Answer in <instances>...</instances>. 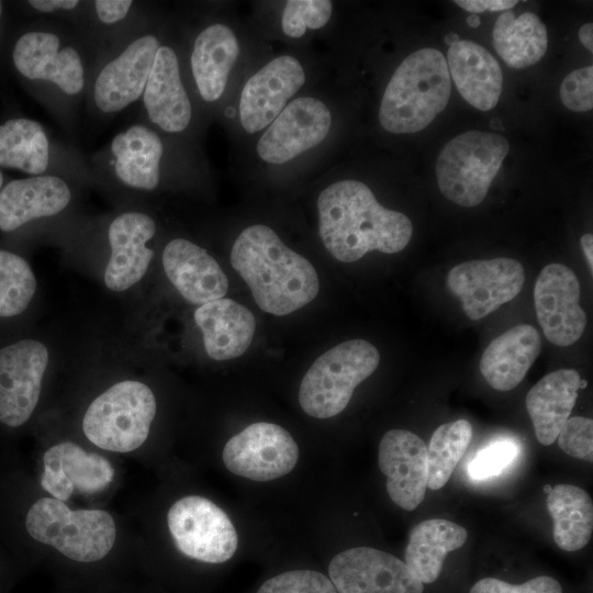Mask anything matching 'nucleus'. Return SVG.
<instances>
[{
	"instance_id": "obj_49",
	"label": "nucleus",
	"mask_w": 593,
	"mask_h": 593,
	"mask_svg": "<svg viewBox=\"0 0 593 593\" xmlns=\"http://www.w3.org/2000/svg\"><path fill=\"white\" fill-rule=\"evenodd\" d=\"M490 126L494 130H504L501 120L494 118L490 121Z\"/></svg>"
},
{
	"instance_id": "obj_14",
	"label": "nucleus",
	"mask_w": 593,
	"mask_h": 593,
	"mask_svg": "<svg viewBox=\"0 0 593 593\" xmlns=\"http://www.w3.org/2000/svg\"><path fill=\"white\" fill-rule=\"evenodd\" d=\"M331 124V112L325 103L311 97L298 98L271 122L258 141L257 153L267 163H287L318 145Z\"/></svg>"
},
{
	"instance_id": "obj_40",
	"label": "nucleus",
	"mask_w": 593,
	"mask_h": 593,
	"mask_svg": "<svg viewBox=\"0 0 593 593\" xmlns=\"http://www.w3.org/2000/svg\"><path fill=\"white\" fill-rule=\"evenodd\" d=\"M560 99L566 108L585 112L593 108V67L586 66L570 72L560 86Z\"/></svg>"
},
{
	"instance_id": "obj_25",
	"label": "nucleus",
	"mask_w": 593,
	"mask_h": 593,
	"mask_svg": "<svg viewBox=\"0 0 593 593\" xmlns=\"http://www.w3.org/2000/svg\"><path fill=\"white\" fill-rule=\"evenodd\" d=\"M69 201V188L60 178L13 180L0 192V230L14 231L32 220L57 214Z\"/></svg>"
},
{
	"instance_id": "obj_16",
	"label": "nucleus",
	"mask_w": 593,
	"mask_h": 593,
	"mask_svg": "<svg viewBox=\"0 0 593 593\" xmlns=\"http://www.w3.org/2000/svg\"><path fill=\"white\" fill-rule=\"evenodd\" d=\"M304 81V70L292 56H279L265 65L247 80L240 94L239 118L244 130L256 133L268 126Z\"/></svg>"
},
{
	"instance_id": "obj_43",
	"label": "nucleus",
	"mask_w": 593,
	"mask_h": 593,
	"mask_svg": "<svg viewBox=\"0 0 593 593\" xmlns=\"http://www.w3.org/2000/svg\"><path fill=\"white\" fill-rule=\"evenodd\" d=\"M457 5L463 10L477 14L484 11H505L517 4L516 0H457Z\"/></svg>"
},
{
	"instance_id": "obj_33",
	"label": "nucleus",
	"mask_w": 593,
	"mask_h": 593,
	"mask_svg": "<svg viewBox=\"0 0 593 593\" xmlns=\"http://www.w3.org/2000/svg\"><path fill=\"white\" fill-rule=\"evenodd\" d=\"M48 141L40 123L12 119L0 125V165L40 175L48 165Z\"/></svg>"
},
{
	"instance_id": "obj_18",
	"label": "nucleus",
	"mask_w": 593,
	"mask_h": 593,
	"mask_svg": "<svg viewBox=\"0 0 593 593\" xmlns=\"http://www.w3.org/2000/svg\"><path fill=\"white\" fill-rule=\"evenodd\" d=\"M158 48V40L145 35L132 42L121 55L104 66L94 85V101L101 111H120L139 98Z\"/></svg>"
},
{
	"instance_id": "obj_28",
	"label": "nucleus",
	"mask_w": 593,
	"mask_h": 593,
	"mask_svg": "<svg viewBox=\"0 0 593 593\" xmlns=\"http://www.w3.org/2000/svg\"><path fill=\"white\" fill-rule=\"evenodd\" d=\"M238 53L237 38L224 24L210 25L198 35L191 55V68L199 92L205 101L220 99Z\"/></svg>"
},
{
	"instance_id": "obj_7",
	"label": "nucleus",
	"mask_w": 593,
	"mask_h": 593,
	"mask_svg": "<svg viewBox=\"0 0 593 593\" xmlns=\"http://www.w3.org/2000/svg\"><path fill=\"white\" fill-rule=\"evenodd\" d=\"M156 414L153 391L138 381L115 383L89 405L82 429L96 446L128 452L146 440Z\"/></svg>"
},
{
	"instance_id": "obj_13",
	"label": "nucleus",
	"mask_w": 593,
	"mask_h": 593,
	"mask_svg": "<svg viewBox=\"0 0 593 593\" xmlns=\"http://www.w3.org/2000/svg\"><path fill=\"white\" fill-rule=\"evenodd\" d=\"M535 310L546 338L567 347L582 336L586 315L580 306V283L572 269L549 264L537 276L534 287Z\"/></svg>"
},
{
	"instance_id": "obj_39",
	"label": "nucleus",
	"mask_w": 593,
	"mask_h": 593,
	"mask_svg": "<svg viewBox=\"0 0 593 593\" xmlns=\"http://www.w3.org/2000/svg\"><path fill=\"white\" fill-rule=\"evenodd\" d=\"M559 447L569 456L593 461V421L588 417L568 418L558 434Z\"/></svg>"
},
{
	"instance_id": "obj_6",
	"label": "nucleus",
	"mask_w": 593,
	"mask_h": 593,
	"mask_svg": "<svg viewBox=\"0 0 593 593\" xmlns=\"http://www.w3.org/2000/svg\"><path fill=\"white\" fill-rule=\"evenodd\" d=\"M508 150V141L495 133L468 131L454 137L436 164L440 192L461 206L480 204Z\"/></svg>"
},
{
	"instance_id": "obj_34",
	"label": "nucleus",
	"mask_w": 593,
	"mask_h": 593,
	"mask_svg": "<svg viewBox=\"0 0 593 593\" xmlns=\"http://www.w3.org/2000/svg\"><path fill=\"white\" fill-rule=\"evenodd\" d=\"M471 438L472 426L466 419L449 422L436 428L427 447V488L439 490L448 482Z\"/></svg>"
},
{
	"instance_id": "obj_10",
	"label": "nucleus",
	"mask_w": 593,
	"mask_h": 593,
	"mask_svg": "<svg viewBox=\"0 0 593 593\" xmlns=\"http://www.w3.org/2000/svg\"><path fill=\"white\" fill-rule=\"evenodd\" d=\"M299 448L283 427L254 423L233 436L223 449V462L232 473L253 480L270 481L291 472Z\"/></svg>"
},
{
	"instance_id": "obj_48",
	"label": "nucleus",
	"mask_w": 593,
	"mask_h": 593,
	"mask_svg": "<svg viewBox=\"0 0 593 593\" xmlns=\"http://www.w3.org/2000/svg\"><path fill=\"white\" fill-rule=\"evenodd\" d=\"M467 23L471 27H478L480 25V18L478 14H470L467 18Z\"/></svg>"
},
{
	"instance_id": "obj_37",
	"label": "nucleus",
	"mask_w": 593,
	"mask_h": 593,
	"mask_svg": "<svg viewBox=\"0 0 593 593\" xmlns=\"http://www.w3.org/2000/svg\"><path fill=\"white\" fill-rule=\"evenodd\" d=\"M257 593H337L332 581L313 570H292L267 580Z\"/></svg>"
},
{
	"instance_id": "obj_36",
	"label": "nucleus",
	"mask_w": 593,
	"mask_h": 593,
	"mask_svg": "<svg viewBox=\"0 0 593 593\" xmlns=\"http://www.w3.org/2000/svg\"><path fill=\"white\" fill-rule=\"evenodd\" d=\"M332 2L328 0H290L287 2L281 26L290 37H301L306 29H321L332 15Z\"/></svg>"
},
{
	"instance_id": "obj_44",
	"label": "nucleus",
	"mask_w": 593,
	"mask_h": 593,
	"mask_svg": "<svg viewBox=\"0 0 593 593\" xmlns=\"http://www.w3.org/2000/svg\"><path fill=\"white\" fill-rule=\"evenodd\" d=\"M41 12H52L58 9H72L78 4L77 0H31L29 2Z\"/></svg>"
},
{
	"instance_id": "obj_11",
	"label": "nucleus",
	"mask_w": 593,
	"mask_h": 593,
	"mask_svg": "<svg viewBox=\"0 0 593 593\" xmlns=\"http://www.w3.org/2000/svg\"><path fill=\"white\" fill-rule=\"evenodd\" d=\"M337 593H423L424 584L393 555L356 547L337 553L328 566Z\"/></svg>"
},
{
	"instance_id": "obj_3",
	"label": "nucleus",
	"mask_w": 593,
	"mask_h": 593,
	"mask_svg": "<svg viewBox=\"0 0 593 593\" xmlns=\"http://www.w3.org/2000/svg\"><path fill=\"white\" fill-rule=\"evenodd\" d=\"M450 91L446 57L435 48L418 49L392 75L381 101L380 123L395 134L424 130L446 108Z\"/></svg>"
},
{
	"instance_id": "obj_5",
	"label": "nucleus",
	"mask_w": 593,
	"mask_h": 593,
	"mask_svg": "<svg viewBox=\"0 0 593 593\" xmlns=\"http://www.w3.org/2000/svg\"><path fill=\"white\" fill-rule=\"evenodd\" d=\"M380 354L365 339L344 342L320 356L299 389L302 410L315 418H329L345 410L355 388L378 368Z\"/></svg>"
},
{
	"instance_id": "obj_12",
	"label": "nucleus",
	"mask_w": 593,
	"mask_h": 593,
	"mask_svg": "<svg viewBox=\"0 0 593 593\" xmlns=\"http://www.w3.org/2000/svg\"><path fill=\"white\" fill-rule=\"evenodd\" d=\"M48 362L47 348L22 339L0 349V422L16 427L32 415Z\"/></svg>"
},
{
	"instance_id": "obj_15",
	"label": "nucleus",
	"mask_w": 593,
	"mask_h": 593,
	"mask_svg": "<svg viewBox=\"0 0 593 593\" xmlns=\"http://www.w3.org/2000/svg\"><path fill=\"white\" fill-rule=\"evenodd\" d=\"M378 465L393 503L415 510L425 497L428 480L427 447L422 438L407 429L388 430L379 444Z\"/></svg>"
},
{
	"instance_id": "obj_41",
	"label": "nucleus",
	"mask_w": 593,
	"mask_h": 593,
	"mask_svg": "<svg viewBox=\"0 0 593 593\" xmlns=\"http://www.w3.org/2000/svg\"><path fill=\"white\" fill-rule=\"evenodd\" d=\"M470 593H562V588L556 579L547 575L533 578L523 584L484 578L471 588Z\"/></svg>"
},
{
	"instance_id": "obj_21",
	"label": "nucleus",
	"mask_w": 593,
	"mask_h": 593,
	"mask_svg": "<svg viewBox=\"0 0 593 593\" xmlns=\"http://www.w3.org/2000/svg\"><path fill=\"white\" fill-rule=\"evenodd\" d=\"M16 69L26 78L48 80L68 94L83 87V68L79 54L71 47L59 51V38L47 32L22 35L13 49Z\"/></svg>"
},
{
	"instance_id": "obj_31",
	"label": "nucleus",
	"mask_w": 593,
	"mask_h": 593,
	"mask_svg": "<svg viewBox=\"0 0 593 593\" xmlns=\"http://www.w3.org/2000/svg\"><path fill=\"white\" fill-rule=\"evenodd\" d=\"M492 38L497 55L515 69L538 63L548 45L546 26L532 12H524L518 18L512 11L501 13L494 24Z\"/></svg>"
},
{
	"instance_id": "obj_47",
	"label": "nucleus",
	"mask_w": 593,
	"mask_h": 593,
	"mask_svg": "<svg viewBox=\"0 0 593 593\" xmlns=\"http://www.w3.org/2000/svg\"><path fill=\"white\" fill-rule=\"evenodd\" d=\"M459 41V35L456 34V33H448L446 36H445V44L448 45L449 47L452 46L455 43H457Z\"/></svg>"
},
{
	"instance_id": "obj_46",
	"label": "nucleus",
	"mask_w": 593,
	"mask_h": 593,
	"mask_svg": "<svg viewBox=\"0 0 593 593\" xmlns=\"http://www.w3.org/2000/svg\"><path fill=\"white\" fill-rule=\"evenodd\" d=\"M579 38L583 46L593 52V24L585 23L579 30Z\"/></svg>"
},
{
	"instance_id": "obj_29",
	"label": "nucleus",
	"mask_w": 593,
	"mask_h": 593,
	"mask_svg": "<svg viewBox=\"0 0 593 593\" xmlns=\"http://www.w3.org/2000/svg\"><path fill=\"white\" fill-rule=\"evenodd\" d=\"M467 536L466 528L454 522L423 521L410 532L404 562L423 584L433 583L441 572L446 555L462 547Z\"/></svg>"
},
{
	"instance_id": "obj_22",
	"label": "nucleus",
	"mask_w": 593,
	"mask_h": 593,
	"mask_svg": "<svg viewBox=\"0 0 593 593\" xmlns=\"http://www.w3.org/2000/svg\"><path fill=\"white\" fill-rule=\"evenodd\" d=\"M194 321L202 332L204 349L214 360L242 356L249 347L256 328L254 314L227 298L200 305L194 312Z\"/></svg>"
},
{
	"instance_id": "obj_1",
	"label": "nucleus",
	"mask_w": 593,
	"mask_h": 593,
	"mask_svg": "<svg viewBox=\"0 0 593 593\" xmlns=\"http://www.w3.org/2000/svg\"><path fill=\"white\" fill-rule=\"evenodd\" d=\"M320 236L325 248L343 262H354L371 250L395 254L411 240L413 225L403 213L382 206L358 180H342L318 195Z\"/></svg>"
},
{
	"instance_id": "obj_52",
	"label": "nucleus",
	"mask_w": 593,
	"mask_h": 593,
	"mask_svg": "<svg viewBox=\"0 0 593 593\" xmlns=\"http://www.w3.org/2000/svg\"><path fill=\"white\" fill-rule=\"evenodd\" d=\"M1 14H2V2L0 1V18H1Z\"/></svg>"
},
{
	"instance_id": "obj_27",
	"label": "nucleus",
	"mask_w": 593,
	"mask_h": 593,
	"mask_svg": "<svg viewBox=\"0 0 593 593\" xmlns=\"http://www.w3.org/2000/svg\"><path fill=\"white\" fill-rule=\"evenodd\" d=\"M577 370L560 369L542 377L527 393L526 409L533 422L537 440L551 445L571 412L581 389Z\"/></svg>"
},
{
	"instance_id": "obj_32",
	"label": "nucleus",
	"mask_w": 593,
	"mask_h": 593,
	"mask_svg": "<svg viewBox=\"0 0 593 593\" xmlns=\"http://www.w3.org/2000/svg\"><path fill=\"white\" fill-rule=\"evenodd\" d=\"M546 503L557 546L570 552L582 549L593 532V504L588 492L572 484H557Z\"/></svg>"
},
{
	"instance_id": "obj_42",
	"label": "nucleus",
	"mask_w": 593,
	"mask_h": 593,
	"mask_svg": "<svg viewBox=\"0 0 593 593\" xmlns=\"http://www.w3.org/2000/svg\"><path fill=\"white\" fill-rule=\"evenodd\" d=\"M130 0H97L94 1L97 14L101 22L112 24L122 20L128 12Z\"/></svg>"
},
{
	"instance_id": "obj_24",
	"label": "nucleus",
	"mask_w": 593,
	"mask_h": 593,
	"mask_svg": "<svg viewBox=\"0 0 593 593\" xmlns=\"http://www.w3.org/2000/svg\"><path fill=\"white\" fill-rule=\"evenodd\" d=\"M541 349L538 331L519 324L493 339L482 354L480 371L497 391L517 387L537 359Z\"/></svg>"
},
{
	"instance_id": "obj_9",
	"label": "nucleus",
	"mask_w": 593,
	"mask_h": 593,
	"mask_svg": "<svg viewBox=\"0 0 593 593\" xmlns=\"http://www.w3.org/2000/svg\"><path fill=\"white\" fill-rule=\"evenodd\" d=\"M525 282V269L518 260L493 258L470 260L455 266L447 287L460 299L470 320H481L518 295Z\"/></svg>"
},
{
	"instance_id": "obj_35",
	"label": "nucleus",
	"mask_w": 593,
	"mask_h": 593,
	"mask_svg": "<svg viewBox=\"0 0 593 593\" xmlns=\"http://www.w3.org/2000/svg\"><path fill=\"white\" fill-rule=\"evenodd\" d=\"M36 290L34 273L22 257L0 250V316L22 313Z\"/></svg>"
},
{
	"instance_id": "obj_20",
	"label": "nucleus",
	"mask_w": 593,
	"mask_h": 593,
	"mask_svg": "<svg viewBox=\"0 0 593 593\" xmlns=\"http://www.w3.org/2000/svg\"><path fill=\"white\" fill-rule=\"evenodd\" d=\"M163 266L170 282L193 304L224 298L227 292V277L216 260L187 239L176 238L166 245Z\"/></svg>"
},
{
	"instance_id": "obj_51",
	"label": "nucleus",
	"mask_w": 593,
	"mask_h": 593,
	"mask_svg": "<svg viewBox=\"0 0 593 593\" xmlns=\"http://www.w3.org/2000/svg\"><path fill=\"white\" fill-rule=\"evenodd\" d=\"M1 186H2V174L0 171V189H1Z\"/></svg>"
},
{
	"instance_id": "obj_23",
	"label": "nucleus",
	"mask_w": 593,
	"mask_h": 593,
	"mask_svg": "<svg viewBox=\"0 0 593 593\" xmlns=\"http://www.w3.org/2000/svg\"><path fill=\"white\" fill-rule=\"evenodd\" d=\"M447 66L462 98L481 111L493 109L502 92L503 76L499 61L481 45L459 40L449 47Z\"/></svg>"
},
{
	"instance_id": "obj_30",
	"label": "nucleus",
	"mask_w": 593,
	"mask_h": 593,
	"mask_svg": "<svg viewBox=\"0 0 593 593\" xmlns=\"http://www.w3.org/2000/svg\"><path fill=\"white\" fill-rule=\"evenodd\" d=\"M115 174L127 186L153 190L159 181L163 143L158 135L141 125L118 134L111 145Z\"/></svg>"
},
{
	"instance_id": "obj_50",
	"label": "nucleus",
	"mask_w": 593,
	"mask_h": 593,
	"mask_svg": "<svg viewBox=\"0 0 593 593\" xmlns=\"http://www.w3.org/2000/svg\"><path fill=\"white\" fill-rule=\"evenodd\" d=\"M227 115L230 116H233L234 115V110L232 108L228 109V111H226Z\"/></svg>"
},
{
	"instance_id": "obj_4",
	"label": "nucleus",
	"mask_w": 593,
	"mask_h": 593,
	"mask_svg": "<svg viewBox=\"0 0 593 593\" xmlns=\"http://www.w3.org/2000/svg\"><path fill=\"white\" fill-rule=\"evenodd\" d=\"M25 527L35 540L79 562L104 558L116 537L114 519L108 512L71 511L65 502L54 497L40 499L30 507Z\"/></svg>"
},
{
	"instance_id": "obj_19",
	"label": "nucleus",
	"mask_w": 593,
	"mask_h": 593,
	"mask_svg": "<svg viewBox=\"0 0 593 593\" xmlns=\"http://www.w3.org/2000/svg\"><path fill=\"white\" fill-rule=\"evenodd\" d=\"M155 231V222L143 213H124L114 219L109 227L111 256L104 272L110 290L124 291L143 278L154 256L146 242Z\"/></svg>"
},
{
	"instance_id": "obj_2",
	"label": "nucleus",
	"mask_w": 593,
	"mask_h": 593,
	"mask_svg": "<svg viewBox=\"0 0 593 593\" xmlns=\"http://www.w3.org/2000/svg\"><path fill=\"white\" fill-rule=\"evenodd\" d=\"M231 264L257 305L272 315H287L305 306L320 290L313 265L287 247L267 225H251L239 234L232 247Z\"/></svg>"
},
{
	"instance_id": "obj_38",
	"label": "nucleus",
	"mask_w": 593,
	"mask_h": 593,
	"mask_svg": "<svg viewBox=\"0 0 593 593\" xmlns=\"http://www.w3.org/2000/svg\"><path fill=\"white\" fill-rule=\"evenodd\" d=\"M518 451V446L512 440H497L475 455L468 466V473L475 480L497 475L512 463Z\"/></svg>"
},
{
	"instance_id": "obj_17",
	"label": "nucleus",
	"mask_w": 593,
	"mask_h": 593,
	"mask_svg": "<svg viewBox=\"0 0 593 593\" xmlns=\"http://www.w3.org/2000/svg\"><path fill=\"white\" fill-rule=\"evenodd\" d=\"M42 488L54 499L66 501L75 489L96 493L107 488L114 475L111 463L102 456L87 452L71 441L59 443L43 457Z\"/></svg>"
},
{
	"instance_id": "obj_8",
	"label": "nucleus",
	"mask_w": 593,
	"mask_h": 593,
	"mask_svg": "<svg viewBox=\"0 0 593 593\" xmlns=\"http://www.w3.org/2000/svg\"><path fill=\"white\" fill-rule=\"evenodd\" d=\"M167 523L175 546L191 559L222 563L237 549V533L228 515L205 497L178 500L168 511Z\"/></svg>"
},
{
	"instance_id": "obj_45",
	"label": "nucleus",
	"mask_w": 593,
	"mask_h": 593,
	"mask_svg": "<svg viewBox=\"0 0 593 593\" xmlns=\"http://www.w3.org/2000/svg\"><path fill=\"white\" fill-rule=\"evenodd\" d=\"M581 247L586 257L590 266L591 273L593 272V235L591 233L584 234L580 239Z\"/></svg>"
},
{
	"instance_id": "obj_26",
	"label": "nucleus",
	"mask_w": 593,
	"mask_h": 593,
	"mask_svg": "<svg viewBox=\"0 0 593 593\" xmlns=\"http://www.w3.org/2000/svg\"><path fill=\"white\" fill-rule=\"evenodd\" d=\"M144 90V104L152 122L170 133L188 126L191 104L180 79L177 56L170 47L157 49Z\"/></svg>"
}]
</instances>
